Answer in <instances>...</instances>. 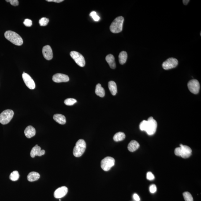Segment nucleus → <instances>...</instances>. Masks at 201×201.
Instances as JSON below:
<instances>
[{"instance_id": "f257e3e1", "label": "nucleus", "mask_w": 201, "mask_h": 201, "mask_svg": "<svg viewBox=\"0 0 201 201\" xmlns=\"http://www.w3.org/2000/svg\"><path fill=\"white\" fill-rule=\"evenodd\" d=\"M4 35L6 39L10 41L13 44L18 46H21L23 44V41L22 38L18 34L14 31H6Z\"/></svg>"}, {"instance_id": "f03ea898", "label": "nucleus", "mask_w": 201, "mask_h": 201, "mask_svg": "<svg viewBox=\"0 0 201 201\" xmlns=\"http://www.w3.org/2000/svg\"><path fill=\"white\" fill-rule=\"evenodd\" d=\"M124 18L122 16H118L115 19L110 27L111 31L113 33H118L122 31Z\"/></svg>"}, {"instance_id": "7ed1b4c3", "label": "nucleus", "mask_w": 201, "mask_h": 201, "mask_svg": "<svg viewBox=\"0 0 201 201\" xmlns=\"http://www.w3.org/2000/svg\"><path fill=\"white\" fill-rule=\"evenodd\" d=\"M86 148V143L83 139H79L74 147L73 154L76 157H81L84 153Z\"/></svg>"}, {"instance_id": "20e7f679", "label": "nucleus", "mask_w": 201, "mask_h": 201, "mask_svg": "<svg viewBox=\"0 0 201 201\" xmlns=\"http://www.w3.org/2000/svg\"><path fill=\"white\" fill-rule=\"evenodd\" d=\"M13 115L14 112L13 110L9 109L4 110L0 114V123L3 125L9 123Z\"/></svg>"}, {"instance_id": "39448f33", "label": "nucleus", "mask_w": 201, "mask_h": 201, "mask_svg": "<svg viewBox=\"0 0 201 201\" xmlns=\"http://www.w3.org/2000/svg\"><path fill=\"white\" fill-rule=\"evenodd\" d=\"M147 123L145 132L149 135H154L156 132L157 127V121L152 117H149L147 120Z\"/></svg>"}, {"instance_id": "423d86ee", "label": "nucleus", "mask_w": 201, "mask_h": 201, "mask_svg": "<svg viewBox=\"0 0 201 201\" xmlns=\"http://www.w3.org/2000/svg\"><path fill=\"white\" fill-rule=\"evenodd\" d=\"M101 167L103 170L109 171L115 164V160L111 157H106L101 161Z\"/></svg>"}, {"instance_id": "0eeeda50", "label": "nucleus", "mask_w": 201, "mask_h": 201, "mask_svg": "<svg viewBox=\"0 0 201 201\" xmlns=\"http://www.w3.org/2000/svg\"><path fill=\"white\" fill-rule=\"evenodd\" d=\"M70 56L74 61L79 66L83 67L85 65L84 57L80 53L76 51L71 52Z\"/></svg>"}, {"instance_id": "6e6552de", "label": "nucleus", "mask_w": 201, "mask_h": 201, "mask_svg": "<svg viewBox=\"0 0 201 201\" xmlns=\"http://www.w3.org/2000/svg\"><path fill=\"white\" fill-rule=\"evenodd\" d=\"M188 89L193 94H197L199 93L200 89V85L199 82L196 79H193L190 80L187 84Z\"/></svg>"}, {"instance_id": "1a4fd4ad", "label": "nucleus", "mask_w": 201, "mask_h": 201, "mask_svg": "<svg viewBox=\"0 0 201 201\" xmlns=\"http://www.w3.org/2000/svg\"><path fill=\"white\" fill-rule=\"evenodd\" d=\"M178 61L177 59L171 57L163 63L162 67L164 69L166 70L176 68L178 65Z\"/></svg>"}, {"instance_id": "9d476101", "label": "nucleus", "mask_w": 201, "mask_h": 201, "mask_svg": "<svg viewBox=\"0 0 201 201\" xmlns=\"http://www.w3.org/2000/svg\"><path fill=\"white\" fill-rule=\"evenodd\" d=\"M22 77L23 80L27 87L31 90L35 89V81L29 75L25 73H23Z\"/></svg>"}, {"instance_id": "9b49d317", "label": "nucleus", "mask_w": 201, "mask_h": 201, "mask_svg": "<svg viewBox=\"0 0 201 201\" xmlns=\"http://www.w3.org/2000/svg\"><path fill=\"white\" fill-rule=\"evenodd\" d=\"M52 79L53 81L56 83H66L69 81V78L68 75L58 73L53 75Z\"/></svg>"}, {"instance_id": "f8f14e48", "label": "nucleus", "mask_w": 201, "mask_h": 201, "mask_svg": "<svg viewBox=\"0 0 201 201\" xmlns=\"http://www.w3.org/2000/svg\"><path fill=\"white\" fill-rule=\"evenodd\" d=\"M42 53L45 59L50 61L52 59L53 53L51 47L49 45L44 46L42 49Z\"/></svg>"}, {"instance_id": "ddd939ff", "label": "nucleus", "mask_w": 201, "mask_h": 201, "mask_svg": "<svg viewBox=\"0 0 201 201\" xmlns=\"http://www.w3.org/2000/svg\"><path fill=\"white\" fill-rule=\"evenodd\" d=\"M68 192V188L65 186H63L57 188L54 191V195L56 199H61L65 196Z\"/></svg>"}, {"instance_id": "4468645a", "label": "nucleus", "mask_w": 201, "mask_h": 201, "mask_svg": "<svg viewBox=\"0 0 201 201\" xmlns=\"http://www.w3.org/2000/svg\"><path fill=\"white\" fill-rule=\"evenodd\" d=\"M45 151L44 150H41L40 147L36 145L35 147H33L30 152L31 157L33 158L36 156L41 157L44 154Z\"/></svg>"}, {"instance_id": "2eb2a0df", "label": "nucleus", "mask_w": 201, "mask_h": 201, "mask_svg": "<svg viewBox=\"0 0 201 201\" xmlns=\"http://www.w3.org/2000/svg\"><path fill=\"white\" fill-rule=\"evenodd\" d=\"M24 133L27 138H31L35 136L36 131L33 127L29 126L27 127L25 130Z\"/></svg>"}, {"instance_id": "dca6fc26", "label": "nucleus", "mask_w": 201, "mask_h": 201, "mask_svg": "<svg viewBox=\"0 0 201 201\" xmlns=\"http://www.w3.org/2000/svg\"><path fill=\"white\" fill-rule=\"evenodd\" d=\"M106 62L109 64V66H110L111 69H115L116 68V64L114 56L111 54H109V55L106 56Z\"/></svg>"}, {"instance_id": "f3484780", "label": "nucleus", "mask_w": 201, "mask_h": 201, "mask_svg": "<svg viewBox=\"0 0 201 201\" xmlns=\"http://www.w3.org/2000/svg\"><path fill=\"white\" fill-rule=\"evenodd\" d=\"M53 119L56 122L61 124H65L66 123V118L65 116L61 114H54Z\"/></svg>"}, {"instance_id": "a211bd4d", "label": "nucleus", "mask_w": 201, "mask_h": 201, "mask_svg": "<svg viewBox=\"0 0 201 201\" xmlns=\"http://www.w3.org/2000/svg\"><path fill=\"white\" fill-rule=\"evenodd\" d=\"M140 145L137 141L133 140L130 142L128 146V150L131 152H133L139 148Z\"/></svg>"}, {"instance_id": "6ab92c4d", "label": "nucleus", "mask_w": 201, "mask_h": 201, "mask_svg": "<svg viewBox=\"0 0 201 201\" xmlns=\"http://www.w3.org/2000/svg\"><path fill=\"white\" fill-rule=\"evenodd\" d=\"M40 175L35 172H31L27 176V180L30 182H33L39 180Z\"/></svg>"}, {"instance_id": "aec40b11", "label": "nucleus", "mask_w": 201, "mask_h": 201, "mask_svg": "<svg viewBox=\"0 0 201 201\" xmlns=\"http://www.w3.org/2000/svg\"><path fill=\"white\" fill-rule=\"evenodd\" d=\"M95 94L101 97H103L105 95V91L104 88L102 87V85L99 83L97 84L96 86L95 90Z\"/></svg>"}, {"instance_id": "412c9836", "label": "nucleus", "mask_w": 201, "mask_h": 201, "mask_svg": "<svg viewBox=\"0 0 201 201\" xmlns=\"http://www.w3.org/2000/svg\"><path fill=\"white\" fill-rule=\"evenodd\" d=\"M109 88L111 93L113 95H115L117 92V87L116 83L113 81H110L109 82Z\"/></svg>"}, {"instance_id": "4be33fe9", "label": "nucleus", "mask_w": 201, "mask_h": 201, "mask_svg": "<svg viewBox=\"0 0 201 201\" xmlns=\"http://www.w3.org/2000/svg\"><path fill=\"white\" fill-rule=\"evenodd\" d=\"M119 61L121 65H123L127 61L128 58V54L126 52L122 51L121 52L118 56Z\"/></svg>"}, {"instance_id": "5701e85b", "label": "nucleus", "mask_w": 201, "mask_h": 201, "mask_svg": "<svg viewBox=\"0 0 201 201\" xmlns=\"http://www.w3.org/2000/svg\"><path fill=\"white\" fill-rule=\"evenodd\" d=\"M126 137V135L124 133L119 132L114 135L113 139L116 142L121 141L124 140Z\"/></svg>"}, {"instance_id": "b1692460", "label": "nucleus", "mask_w": 201, "mask_h": 201, "mask_svg": "<svg viewBox=\"0 0 201 201\" xmlns=\"http://www.w3.org/2000/svg\"><path fill=\"white\" fill-rule=\"evenodd\" d=\"M19 177H20V175H19L18 172L17 171H13L11 173L9 176V178L10 180L13 181H17Z\"/></svg>"}, {"instance_id": "393cba45", "label": "nucleus", "mask_w": 201, "mask_h": 201, "mask_svg": "<svg viewBox=\"0 0 201 201\" xmlns=\"http://www.w3.org/2000/svg\"><path fill=\"white\" fill-rule=\"evenodd\" d=\"M76 102H77V101L76 99L71 98H68L64 101V103L65 104L68 106H73Z\"/></svg>"}, {"instance_id": "a878e982", "label": "nucleus", "mask_w": 201, "mask_h": 201, "mask_svg": "<svg viewBox=\"0 0 201 201\" xmlns=\"http://www.w3.org/2000/svg\"><path fill=\"white\" fill-rule=\"evenodd\" d=\"M183 195L185 201H193V197L190 193L184 192L183 193Z\"/></svg>"}, {"instance_id": "bb28decb", "label": "nucleus", "mask_w": 201, "mask_h": 201, "mask_svg": "<svg viewBox=\"0 0 201 201\" xmlns=\"http://www.w3.org/2000/svg\"><path fill=\"white\" fill-rule=\"evenodd\" d=\"M49 19L43 17L39 20V24L41 26H45L47 25L49 22Z\"/></svg>"}, {"instance_id": "cd10ccee", "label": "nucleus", "mask_w": 201, "mask_h": 201, "mask_svg": "<svg viewBox=\"0 0 201 201\" xmlns=\"http://www.w3.org/2000/svg\"><path fill=\"white\" fill-rule=\"evenodd\" d=\"M147 123V120H143L140 123V125H139V128H140L141 130L145 132Z\"/></svg>"}, {"instance_id": "c85d7f7f", "label": "nucleus", "mask_w": 201, "mask_h": 201, "mask_svg": "<svg viewBox=\"0 0 201 201\" xmlns=\"http://www.w3.org/2000/svg\"><path fill=\"white\" fill-rule=\"evenodd\" d=\"M180 147L185 152L189 153H192V150H191L190 147H189V146L184 145L182 144H180Z\"/></svg>"}, {"instance_id": "c756f323", "label": "nucleus", "mask_w": 201, "mask_h": 201, "mask_svg": "<svg viewBox=\"0 0 201 201\" xmlns=\"http://www.w3.org/2000/svg\"><path fill=\"white\" fill-rule=\"evenodd\" d=\"M90 16L95 21H98L99 20L100 17L97 14V13L95 11H92L90 13Z\"/></svg>"}, {"instance_id": "7c9ffc66", "label": "nucleus", "mask_w": 201, "mask_h": 201, "mask_svg": "<svg viewBox=\"0 0 201 201\" xmlns=\"http://www.w3.org/2000/svg\"><path fill=\"white\" fill-rule=\"evenodd\" d=\"M23 23H24V25L26 27H30L32 25V20L28 19H25Z\"/></svg>"}, {"instance_id": "2f4dec72", "label": "nucleus", "mask_w": 201, "mask_h": 201, "mask_svg": "<svg viewBox=\"0 0 201 201\" xmlns=\"http://www.w3.org/2000/svg\"><path fill=\"white\" fill-rule=\"evenodd\" d=\"M7 2H10L11 5L13 6H17L19 5V1L18 0H8L6 1Z\"/></svg>"}, {"instance_id": "473e14b6", "label": "nucleus", "mask_w": 201, "mask_h": 201, "mask_svg": "<svg viewBox=\"0 0 201 201\" xmlns=\"http://www.w3.org/2000/svg\"><path fill=\"white\" fill-rule=\"evenodd\" d=\"M146 177H147V180H150V181L154 180V175L150 172H149L147 173Z\"/></svg>"}, {"instance_id": "72a5a7b5", "label": "nucleus", "mask_w": 201, "mask_h": 201, "mask_svg": "<svg viewBox=\"0 0 201 201\" xmlns=\"http://www.w3.org/2000/svg\"><path fill=\"white\" fill-rule=\"evenodd\" d=\"M157 188L156 186L154 184H152L150 186V192L152 193H154L156 192Z\"/></svg>"}, {"instance_id": "f704fd0d", "label": "nucleus", "mask_w": 201, "mask_h": 201, "mask_svg": "<svg viewBox=\"0 0 201 201\" xmlns=\"http://www.w3.org/2000/svg\"><path fill=\"white\" fill-rule=\"evenodd\" d=\"M49 2H54L56 3H61L63 2V0H47Z\"/></svg>"}, {"instance_id": "c9c22d12", "label": "nucleus", "mask_w": 201, "mask_h": 201, "mask_svg": "<svg viewBox=\"0 0 201 201\" xmlns=\"http://www.w3.org/2000/svg\"><path fill=\"white\" fill-rule=\"evenodd\" d=\"M134 199L136 201H139L140 200V198L137 194H135L133 195Z\"/></svg>"}, {"instance_id": "e433bc0d", "label": "nucleus", "mask_w": 201, "mask_h": 201, "mask_svg": "<svg viewBox=\"0 0 201 201\" xmlns=\"http://www.w3.org/2000/svg\"><path fill=\"white\" fill-rule=\"evenodd\" d=\"M189 0H183V2L184 5H187L190 2Z\"/></svg>"}, {"instance_id": "4c0bfd02", "label": "nucleus", "mask_w": 201, "mask_h": 201, "mask_svg": "<svg viewBox=\"0 0 201 201\" xmlns=\"http://www.w3.org/2000/svg\"><path fill=\"white\" fill-rule=\"evenodd\" d=\"M59 201H61V200L60 199H59Z\"/></svg>"}]
</instances>
